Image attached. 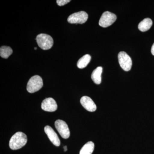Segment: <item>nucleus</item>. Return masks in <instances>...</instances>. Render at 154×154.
Segmentation results:
<instances>
[{
    "label": "nucleus",
    "instance_id": "obj_1",
    "mask_svg": "<svg viewBox=\"0 0 154 154\" xmlns=\"http://www.w3.org/2000/svg\"><path fill=\"white\" fill-rule=\"evenodd\" d=\"M27 140V137L25 134L22 132H17L10 139L9 146L12 150L19 149L26 145Z\"/></svg>",
    "mask_w": 154,
    "mask_h": 154
},
{
    "label": "nucleus",
    "instance_id": "obj_2",
    "mask_svg": "<svg viewBox=\"0 0 154 154\" xmlns=\"http://www.w3.org/2000/svg\"><path fill=\"white\" fill-rule=\"evenodd\" d=\"M36 40L38 46L44 50L51 48L54 44L52 37L45 33H41L37 35Z\"/></svg>",
    "mask_w": 154,
    "mask_h": 154
},
{
    "label": "nucleus",
    "instance_id": "obj_3",
    "mask_svg": "<svg viewBox=\"0 0 154 154\" xmlns=\"http://www.w3.org/2000/svg\"><path fill=\"white\" fill-rule=\"evenodd\" d=\"M43 86V80L39 76H33L28 81L27 90L29 93H34L39 91Z\"/></svg>",
    "mask_w": 154,
    "mask_h": 154
},
{
    "label": "nucleus",
    "instance_id": "obj_4",
    "mask_svg": "<svg viewBox=\"0 0 154 154\" xmlns=\"http://www.w3.org/2000/svg\"><path fill=\"white\" fill-rule=\"evenodd\" d=\"M118 61L120 66L124 71L130 70L132 65V60L126 52L121 51L119 53Z\"/></svg>",
    "mask_w": 154,
    "mask_h": 154
},
{
    "label": "nucleus",
    "instance_id": "obj_5",
    "mask_svg": "<svg viewBox=\"0 0 154 154\" xmlns=\"http://www.w3.org/2000/svg\"><path fill=\"white\" fill-rule=\"evenodd\" d=\"M116 20V16L115 14L109 11H106L101 16L99 25L103 28H107L112 25Z\"/></svg>",
    "mask_w": 154,
    "mask_h": 154
},
{
    "label": "nucleus",
    "instance_id": "obj_6",
    "mask_svg": "<svg viewBox=\"0 0 154 154\" xmlns=\"http://www.w3.org/2000/svg\"><path fill=\"white\" fill-rule=\"evenodd\" d=\"M88 14L85 11H80L70 15L67 21L71 24H84L88 20Z\"/></svg>",
    "mask_w": 154,
    "mask_h": 154
},
{
    "label": "nucleus",
    "instance_id": "obj_7",
    "mask_svg": "<svg viewBox=\"0 0 154 154\" xmlns=\"http://www.w3.org/2000/svg\"><path fill=\"white\" fill-rule=\"evenodd\" d=\"M55 126L62 137L66 139L69 137L70 133L68 126L65 122L58 119L55 121Z\"/></svg>",
    "mask_w": 154,
    "mask_h": 154
},
{
    "label": "nucleus",
    "instance_id": "obj_8",
    "mask_svg": "<svg viewBox=\"0 0 154 154\" xmlns=\"http://www.w3.org/2000/svg\"><path fill=\"white\" fill-rule=\"evenodd\" d=\"M42 109L48 112H54L57 110V105L54 99L48 98L45 99L41 105Z\"/></svg>",
    "mask_w": 154,
    "mask_h": 154
},
{
    "label": "nucleus",
    "instance_id": "obj_9",
    "mask_svg": "<svg viewBox=\"0 0 154 154\" xmlns=\"http://www.w3.org/2000/svg\"><path fill=\"white\" fill-rule=\"evenodd\" d=\"M44 131L54 146H60V141L59 138L51 127L47 125L45 127Z\"/></svg>",
    "mask_w": 154,
    "mask_h": 154
},
{
    "label": "nucleus",
    "instance_id": "obj_10",
    "mask_svg": "<svg viewBox=\"0 0 154 154\" xmlns=\"http://www.w3.org/2000/svg\"><path fill=\"white\" fill-rule=\"evenodd\" d=\"M80 102L83 107L90 112H94L96 110V106L93 100L87 96H83L80 100Z\"/></svg>",
    "mask_w": 154,
    "mask_h": 154
},
{
    "label": "nucleus",
    "instance_id": "obj_11",
    "mask_svg": "<svg viewBox=\"0 0 154 154\" xmlns=\"http://www.w3.org/2000/svg\"><path fill=\"white\" fill-rule=\"evenodd\" d=\"M102 72V68L99 66L94 69L91 75V79L96 85H99L102 82L101 75Z\"/></svg>",
    "mask_w": 154,
    "mask_h": 154
},
{
    "label": "nucleus",
    "instance_id": "obj_12",
    "mask_svg": "<svg viewBox=\"0 0 154 154\" xmlns=\"http://www.w3.org/2000/svg\"><path fill=\"white\" fill-rule=\"evenodd\" d=\"M152 21L149 18H146L141 21L138 25V29L142 32L147 31L151 28Z\"/></svg>",
    "mask_w": 154,
    "mask_h": 154
},
{
    "label": "nucleus",
    "instance_id": "obj_13",
    "mask_svg": "<svg viewBox=\"0 0 154 154\" xmlns=\"http://www.w3.org/2000/svg\"><path fill=\"white\" fill-rule=\"evenodd\" d=\"M91 55L89 54L84 55L78 61L77 64V66L79 69L85 68L91 61Z\"/></svg>",
    "mask_w": 154,
    "mask_h": 154
},
{
    "label": "nucleus",
    "instance_id": "obj_14",
    "mask_svg": "<svg viewBox=\"0 0 154 154\" xmlns=\"http://www.w3.org/2000/svg\"><path fill=\"white\" fill-rule=\"evenodd\" d=\"M94 147L95 146L93 142H88L81 149L80 154H92L94 152Z\"/></svg>",
    "mask_w": 154,
    "mask_h": 154
},
{
    "label": "nucleus",
    "instance_id": "obj_15",
    "mask_svg": "<svg viewBox=\"0 0 154 154\" xmlns=\"http://www.w3.org/2000/svg\"><path fill=\"white\" fill-rule=\"evenodd\" d=\"M12 53L13 50L9 46H3L0 48V55L3 58H8Z\"/></svg>",
    "mask_w": 154,
    "mask_h": 154
},
{
    "label": "nucleus",
    "instance_id": "obj_16",
    "mask_svg": "<svg viewBox=\"0 0 154 154\" xmlns=\"http://www.w3.org/2000/svg\"><path fill=\"white\" fill-rule=\"evenodd\" d=\"M70 0H57L56 2L58 5L62 6L66 5L67 3L70 2Z\"/></svg>",
    "mask_w": 154,
    "mask_h": 154
},
{
    "label": "nucleus",
    "instance_id": "obj_17",
    "mask_svg": "<svg viewBox=\"0 0 154 154\" xmlns=\"http://www.w3.org/2000/svg\"><path fill=\"white\" fill-rule=\"evenodd\" d=\"M151 53L154 56V44H153L151 48Z\"/></svg>",
    "mask_w": 154,
    "mask_h": 154
},
{
    "label": "nucleus",
    "instance_id": "obj_18",
    "mask_svg": "<svg viewBox=\"0 0 154 154\" xmlns=\"http://www.w3.org/2000/svg\"><path fill=\"white\" fill-rule=\"evenodd\" d=\"M64 151H66L67 150V148L66 146H65L64 147Z\"/></svg>",
    "mask_w": 154,
    "mask_h": 154
},
{
    "label": "nucleus",
    "instance_id": "obj_19",
    "mask_svg": "<svg viewBox=\"0 0 154 154\" xmlns=\"http://www.w3.org/2000/svg\"><path fill=\"white\" fill-rule=\"evenodd\" d=\"M34 49H35V50H36L37 49V48H34Z\"/></svg>",
    "mask_w": 154,
    "mask_h": 154
}]
</instances>
